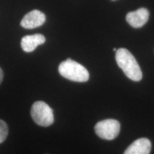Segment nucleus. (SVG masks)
I'll return each instance as SVG.
<instances>
[{"instance_id": "7", "label": "nucleus", "mask_w": 154, "mask_h": 154, "mask_svg": "<svg viewBox=\"0 0 154 154\" xmlns=\"http://www.w3.org/2000/svg\"><path fill=\"white\" fill-rule=\"evenodd\" d=\"M151 142L146 138H138L127 148L124 154H150Z\"/></svg>"}, {"instance_id": "8", "label": "nucleus", "mask_w": 154, "mask_h": 154, "mask_svg": "<svg viewBox=\"0 0 154 154\" xmlns=\"http://www.w3.org/2000/svg\"><path fill=\"white\" fill-rule=\"evenodd\" d=\"M45 42L46 38L42 34H36L33 35H27L22 38L21 47L23 51L29 53L34 51L38 45L45 43Z\"/></svg>"}, {"instance_id": "11", "label": "nucleus", "mask_w": 154, "mask_h": 154, "mask_svg": "<svg viewBox=\"0 0 154 154\" xmlns=\"http://www.w3.org/2000/svg\"><path fill=\"white\" fill-rule=\"evenodd\" d=\"M113 51H116V48H113Z\"/></svg>"}, {"instance_id": "6", "label": "nucleus", "mask_w": 154, "mask_h": 154, "mask_svg": "<svg viewBox=\"0 0 154 154\" xmlns=\"http://www.w3.org/2000/svg\"><path fill=\"white\" fill-rule=\"evenodd\" d=\"M149 11L147 9L140 8L131 11L126 15V21L134 28H140L144 26L149 19Z\"/></svg>"}, {"instance_id": "3", "label": "nucleus", "mask_w": 154, "mask_h": 154, "mask_svg": "<svg viewBox=\"0 0 154 154\" xmlns=\"http://www.w3.org/2000/svg\"><path fill=\"white\" fill-rule=\"evenodd\" d=\"M31 116L36 124L44 127L51 126L54 121L51 108L42 101L34 103L31 109Z\"/></svg>"}, {"instance_id": "12", "label": "nucleus", "mask_w": 154, "mask_h": 154, "mask_svg": "<svg viewBox=\"0 0 154 154\" xmlns=\"http://www.w3.org/2000/svg\"><path fill=\"white\" fill-rule=\"evenodd\" d=\"M113 1H115V0H113Z\"/></svg>"}, {"instance_id": "1", "label": "nucleus", "mask_w": 154, "mask_h": 154, "mask_svg": "<svg viewBox=\"0 0 154 154\" xmlns=\"http://www.w3.org/2000/svg\"><path fill=\"white\" fill-rule=\"evenodd\" d=\"M116 60L119 66L122 69L126 76L134 82L142 79L143 74L139 65L128 49L121 48L116 51Z\"/></svg>"}, {"instance_id": "4", "label": "nucleus", "mask_w": 154, "mask_h": 154, "mask_svg": "<svg viewBox=\"0 0 154 154\" xmlns=\"http://www.w3.org/2000/svg\"><path fill=\"white\" fill-rule=\"evenodd\" d=\"M94 130L96 135L102 139L113 140L120 133L121 125L115 119H106L98 122Z\"/></svg>"}, {"instance_id": "2", "label": "nucleus", "mask_w": 154, "mask_h": 154, "mask_svg": "<svg viewBox=\"0 0 154 154\" xmlns=\"http://www.w3.org/2000/svg\"><path fill=\"white\" fill-rule=\"evenodd\" d=\"M59 72L64 78L76 82H86L89 79V73L85 67L69 58L59 66Z\"/></svg>"}, {"instance_id": "10", "label": "nucleus", "mask_w": 154, "mask_h": 154, "mask_svg": "<svg viewBox=\"0 0 154 154\" xmlns=\"http://www.w3.org/2000/svg\"><path fill=\"white\" fill-rule=\"evenodd\" d=\"M3 77H4V73H3V71L2 70V69L0 68V84H1L3 80Z\"/></svg>"}, {"instance_id": "5", "label": "nucleus", "mask_w": 154, "mask_h": 154, "mask_svg": "<svg viewBox=\"0 0 154 154\" xmlns=\"http://www.w3.org/2000/svg\"><path fill=\"white\" fill-rule=\"evenodd\" d=\"M46 21V16L42 11L32 10L27 13L21 21V26L24 29H32L42 26Z\"/></svg>"}, {"instance_id": "9", "label": "nucleus", "mask_w": 154, "mask_h": 154, "mask_svg": "<svg viewBox=\"0 0 154 154\" xmlns=\"http://www.w3.org/2000/svg\"><path fill=\"white\" fill-rule=\"evenodd\" d=\"M8 135V126L5 121L0 119V143L5 140Z\"/></svg>"}]
</instances>
